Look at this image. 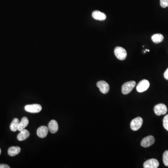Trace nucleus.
I'll use <instances>...</instances> for the list:
<instances>
[{"label": "nucleus", "mask_w": 168, "mask_h": 168, "mask_svg": "<svg viewBox=\"0 0 168 168\" xmlns=\"http://www.w3.org/2000/svg\"><path fill=\"white\" fill-rule=\"evenodd\" d=\"M30 132L27 130L24 129L20 131V133L18 135L17 138L18 140L19 141H22L25 140L30 136Z\"/></svg>", "instance_id": "13"}, {"label": "nucleus", "mask_w": 168, "mask_h": 168, "mask_svg": "<svg viewBox=\"0 0 168 168\" xmlns=\"http://www.w3.org/2000/svg\"><path fill=\"white\" fill-rule=\"evenodd\" d=\"M42 109L41 105L37 104L27 105L25 107V110L30 113H39L42 110Z\"/></svg>", "instance_id": "4"}, {"label": "nucleus", "mask_w": 168, "mask_h": 168, "mask_svg": "<svg viewBox=\"0 0 168 168\" xmlns=\"http://www.w3.org/2000/svg\"><path fill=\"white\" fill-rule=\"evenodd\" d=\"M135 85L136 82L134 81H131L124 83L122 86V93L125 95L130 93L135 88Z\"/></svg>", "instance_id": "1"}, {"label": "nucleus", "mask_w": 168, "mask_h": 168, "mask_svg": "<svg viewBox=\"0 0 168 168\" xmlns=\"http://www.w3.org/2000/svg\"><path fill=\"white\" fill-rule=\"evenodd\" d=\"M143 123V119L140 117L135 118L131 122L130 127L133 131H137L141 127Z\"/></svg>", "instance_id": "3"}, {"label": "nucleus", "mask_w": 168, "mask_h": 168, "mask_svg": "<svg viewBox=\"0 0 168 168\" xmlns=\"http://www.w3.org/2000/svg\"><path fill=\"white\" fill-rule=\"evenodd\" d=\"M155 139L154 136L152 135L145 137L141 142V145L144 148H148L151 146L155 143Z\"/></svg>", "instance_id": "9"}, {"label": "nucleus", "mask_w": 168, "mask_h": 168, "mask_svg": "<svg viewBox=\"0 0 168 168\" xmlns=\"http://www.w3.org/2000/svg\"><path fill=\"white\" fill-rule=\"evenodd\" d=\"M159 165V163L156 159H151L146 161L143 164L144 168H157Z\"/></svg>", "instance_id": "8"}, {"label": "nucleus", "mask_w": 168, "mask_h": 168, "mask_svg": "<svg viewBox=\"0 0 168 168\" xmlns=\"http://www.w3.org/2000/svg\"><path fill=\"white\" fill-rule=\"evenodd\" d=\"M164 77L165 79L168 80V68L167 69L166 71L164 72Z\"/></svg>", "instance_id": "21"}, {"label": "nucleus", "mask_w": 168, "mask_h": 168, "mask_svg": "<svg viewBox=\"0 0 168 168\" xmlns=\"http://www.w3.org/2000/svg\"><path fill=\"white\" fill-rule=\"evenodd\" d=\"M1 149L0 148V155H1Z\"/></svg>", "instance_id": "23"}, {"label": "nucleus", "mask_w": 168, "mask_h": 168, "mask_svg": "<svg viewBox=\"0 0 168 168\" xmlns=\"http://www.w3.org/2000/svg\"><path fill=\"white\" fill-rule=\"evenodd\" d=\"M19 119L17 118H14L10 124V128L12 131L16 132L18 130V127L19 124Z\"/></svg>", "instance_id": "17"}, {"label": "nucleus", "mask_w": 168, "mask_h": 168, "mask_svg": "<svg viewBox=\"0 0 168 168\" xmlns=\"http://www.w3.org/2000/svg\"><path fill=\"white\" fill-rule=\"evenodd\" d=\"M97 86L100 89L101 93L103 94H106L109 90V85L105 81H100L97 83Z\"/></svg>", "instance_id": "7"}, {"label": "nucleus", "mask_w": 168, "mask_h": 168, "mask_svg": "<svg viewBox=\"0 0 168 168\" xmlns=\"http://www.w3.org/2000/svg\"><path fill=\"white\" fill-rule=\"evenodd\" d=\"M48 130H49V129L46 126H41L37 130V135L39 137L41 138H43L47 135Z\"/></svg>", "instance_id": "10"}, {"label": "nucleus", "mask_w": 168, "mask_h": 168, "mask_svg": "<svg viewBox=\"0 0 168 168\" xmlns=\"http://www.w3.org/2000/svg\"><path fill=\"white\" fill-rule=\"evenodd\" d=\"M48 129L51 133L55 134L59 130V125L58 122L55 120H51L48 124Z\"/></svg>", "instance_id": "11"}, {"label": "nucleus", "mask_w": 168, "mask_h": 168, "mask_svg": "<svg viewBox=\"0 0 168 168\" xmlns=\"http://www.w3.org/2000/svg\"><path fill=\"white\" fill-rule=\"evenodd\" d=\"M163 161L166 166L168 167V151H165L163 155Z\"/></svg>", "instance_id": "18"}, {"label": "nucleus", "mask_w": 168, "mask_h": 168, "mask_svg": "<svg viewBox=\"0 0 168 168\" xmlns=\"http://www.w3.org/2000/svg\"><path fill=\"white\" fill-rule=\"evenodd\" d=\"M29 119L26 117H24L21 119V122H19V126L18 127V130L19 131L24 130L29 124Z\"/></svg>", "instance_id": "14"}, {"label": "nucleus", "mask_w": 168, "mask_h": 168, "mask_svg": "<svg viewBox=\"0 0 168 168\" xmlns=\"http://www.w3.org/2000/svg\"><path fill=\"white\" fill-rule=\"evenodd\" d=\"M92 17L95 20L99 21H104L106 18V14L98 10H96L93 12L92 13Z\"/></svg>", "instance_id": "12"}, {"label": "nucleus", "mask_w": 168, "mask_h": 168, "mask_svg": "<svg viewBox=\"0 0 168 168\" xmlns=\"http://www.w3.org/2000/svg\"><path fill=\"white\" fill-rule=\"evenodd\" d=\"M164 37L161 34H156L152 36L151 39L153 42L156 43H160L164 40Z\"/></svg>", "instance_id": "16"}, {"label": "nucleus", "mask_w": 168, "mask_h": 168, "mask_svg": "<svg viewBox=\"0 0 168 168\" xmlns=\"http://www.w3.org/2000/svg\"><path fill=\"white\" fill-rule=\"evenodd\" d=\"M167 107L166 105L164 104H159L156 105L154 107V112L158 116L164 115L167 113Z\"/></svg>", "instance_id": "5"}, {"label": "nucleus", "mask_w": 168, "mask_h": 168, "mask_svg": "<svg viewBox=\"0 0 168 168\" xmlns=\"http://www.w3.org/2000/svg\"><path fill=\"white\" fill-rule=\"evenodd\" d=\"M163 125L165 129L168 131V114L165 115L163 119Z\"/></svg>", "instance_id": "19"}, {"label": "nucleus", "mask_w": 168, "mask_h": 168, "mask_svg": "<svg viewBox=\"0 0 168 168\" xmlns=\"http://www.w3.org/2000/svg\"><path fill=\"white\" fill-rule=\"evenodd\" d=\"M10 167L7 164H0V168H10Z\"/></svg>", "instance_id": "22"}, {"label": "nucleus", "mask_w": 168, "mask_h": 168, "mask_svg": "<svg viewBox=\"0 0 168 168\" xmlns=\"http://www.w3.org/2000/svg\"><path fill=\"white\" fill-rule=\"evenodd\" d=\"M150 85L149 81L146 80H143L140 81L137 85L136 90L139 93H143L146 91Z\"/></svg>", "instance_id": "6"}, {"label": "nucleus", "mask_w": 168, "mask_h": 168, "mask_svg": "<svg viewBox=\"0 0 168 168\" xmlns=\"http://www.w3.org/2000/svg\"><path fill=\"white\" fill-rule=\"evenodd\" d=\"M21 148L19 147H11L8 149V154L11 156H14L19 154Z\"/></svg>", "instance_id": "15"}, {"label": "nucleus", "mask_w": 168, "mask_h": 168, "mask_svg": "<svg viewBox=\"0 0 168 168\" xmlns=\"http://www.w3.org/2000/svg\"><path fill=\"white\" fill-rule=\"evenodd\" d=\"M114 52L116 58L120 60L125 59L127 56V53L126 50L122 47H116Z\"/></svg>", "instance_id": "2"}, {"label": "nucleus", "mask_w": 168, "mask_h": 168, "mask_svg": "<svg viewBox=\"0 0 168 168\" xmlns=\"http://www.w3.org/2000/svg\"><path fill=\"white\" fill-rule=\"evenodd\" d=\"M160 5L162 8L168 7V0H160Z\"/></svg>", "instance_id": "20"}]
</instances>
